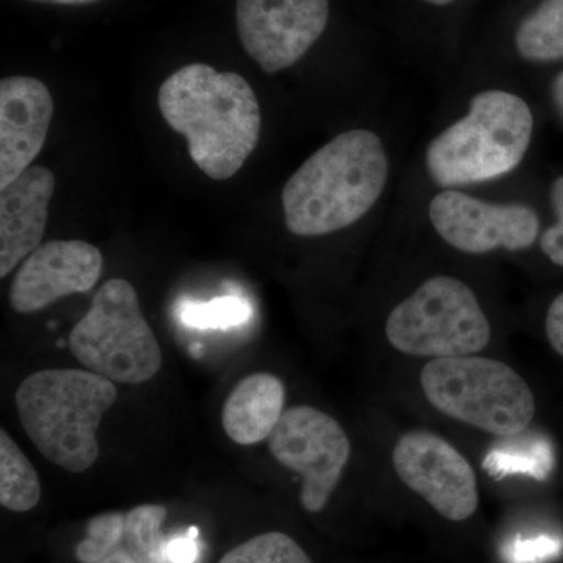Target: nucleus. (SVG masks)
Segmentation results:
<instances>
[{
    "label": "nucleus",
    "instance_id": "27",
    "mask_svg": "<svg viewBox=\"0 0 563 563\" xmlns=\"http://www.w3.org/2000/svg\"><path fill=\"white\" fill-rule=\"evenodd\" d=\"M31 2L51 3V5H88V3L101 2V0H31Z\"/></svg>",
    "mask_w": 563,
    "mask_h": 563
},
{
    "label": "nucleus",
    "instance_id": "16",
    "mask_svg": "<svg viewBox=\"0 0 563 563\" xmlns=\"http://www.w3.org/2000/svg\"><path fill=\"white\" fill-rule=\"evenodd\" d=\"M515 46L528 62H555L563 58V0H543L518 25Z\"/></svg>",
    "mask_w": 563,
    "mask_h": 563
},
{
    "label": "nucleus",
    "instance_id": "20",
    "mask_svg": "<svg viewBox=\"0 0 563 563\" xmlns=\"http://www.w3.org/2000/svg\"><path fill=\"white\" fill-rule=\"evenodd\" d=\"M179 317L190 328L229 329L244 324L251 317V307L242 298L224 296L210 302H184Z\"/></svg>",
    "mask_w": 563,
    "mask_h": 563
},
{
    "label": "nucleus",
    "instance_id": "2",
    "mask_svg": "<svg viewBox=\"0 0 563 563\" xmlns=\"http://www.w3.org/2000/svg\"><path fill=\"white\" fill-rule=\"evenodd\" d=\"M387 152L372 131L340 133L310 155L282 190L288 231L299 236L339 232L376 206L388 180Z\"/></svg>",
    "mask_w": 563,
    "mask_h": 563
},
{
    "label": "nucleus",
    "instance_id": "5",
    "mask_svg": "<svg viewBox=\"0 0 563 563\" xmlns=\"http://www.w3.org/2000/svg\"><path fill=\"white\" fill-rule=\"evenodd\" d=\"M420 383L439 412L490 435H518L536 415L531 387L512 366L495 358H435L422 368Z\"/></svg>",
    "mask_w": 563,
    "mask_h": 563
},
{
    "label": "nucleus",
    "instance_id": "15",
    "mask_svg": "<svg viewBox=\"0 0 563 563\" xmlns=\"http://www.w3.org/2000/svg\"><path fill=\"white\" fill-rule=\"evenodd\" d=\"M285 406V385L269 373H255L233 387L222 407V428L232 442L250 446L269 439Z\"/></svg>",
    "mask_w": 563,
    "mask_h": 563
},
{
    "label": "nucleus",
    "instance_id": "12",
    "mask_svg": "<svg viewBox=\"0 0 563 563\" xmlns=\"http://www.w3.org/2000/svg\"><path fill=\"white\" fill-rule=\"evenodd\" d=\"M103 268L98 247L81 240H52L21 263L9 301L18 313H35L65 296L90 291Z\"/></svg>",
    "mask_w": 563,
    "mask_h": 563
},
{
    "label": "nucleus",
    "instance_id": "6",
    "mask_svg": "<svg viewBox=\"0 0 563 563\" xmlns=\"http://www.w3.org/2000/svg\"><path fill=\"white\" fill-rule=\"evenodd\" d=\"M385 335L401 354L435 361L484 351L492 325L465 282L433 276L391 310Z\"/></svg>",
    "mask_w": 563,
    "mask_h": 563
},
{
    "label": "nucleus",
    "instance_id": "17",
    "mask_svg": "<svg viewBox=\"0 0 563 563\" xmlns=\"http://www.w3.org/2000/svg\"><path fill=\"white\" fill-rule=\"evenodd\" d=\"M41 499L38 473L5 429L0 431V504L11 512H29Z\"/></svg>",
    "mask_w": 563,
    "mask_h": 563
},
{
    "label": "nucleus",
    "instance_id": "3",
    "mask_svg": "<svg viewBox=\"0 0 563 563\" xmlns=\"http://www.w3.org/2000/svg\"><path fill=\"white\" fill-rule=\"evenodd\" d=\"M107 377L81 369H44L22 380L16 409L22 428L47 461L84 473L99 457L98 429L117 402Z\"/></svg>",
    "mask_w": 563,
    "mask_h": 563
},
{
    "label": "nucleus",
    "instance_id": "14",
    "mask_svg": "<svg viewBox=\"0 0 563 563\" xmlns=\"http://www.w3.org/2000/svg\"><path fill=\"white\" fill-rule=\"evenodd\" d=\"M55 176L44 166H31L0 190V277L5 279L33 251L46 232Z\"/></svg>",
    "mask_w": 563,
    "mask_h": 563
},
{
    "label": "nucleus",
    "instance_id": "18",
    "mask_svg": "<svg viewBox=\"0 0 563 563\" xmlns=\"http://www.w3.org/2000/svg\"><path fill=\"white\" fill-rule=\"evenodd\" d=\"M220 563H312L287 533L266 532L229 551Z\"/></svg>",
    "mask_w": 563,
    "mask_h": 563
},
{
    "label": "nucleus",
    "instance_id": "29",
    "mask_svg": "<svg viewBox=\"0 0 563 563\" xmlns=\"http://www.w3.org/2000/svg\"><path fill=\"white\" fill-rule=\"evenodd\" d=\"M424 2L432 3V5L437 7H444L450 5V3H453L454 0H424Z\"/></svg>",
    "mask_w": 563,
    "mask_h": 563
},
{
    "label": "nucleus",
    "instance_id": "8",
    "mask_svg": "<svg viewBox=\"0 0 563 563\" xmlns=\"http://www.w3.org/2000/svg\"><path fill=\"white\" fill-rule=\"evenodd\" d=\"M269 451L302 479L301 504L318 514L331 501L350 462L351 443L331 415L312 406L285 410L269 437Z\"/></svg>",
    "mask_w": 563,
    "mask_h": 563
},
{
    "label": "nucleus",
    "instance_id": "28",
    "mask_svg": "<svg viewBox=\"0 0 563 563\" xmlns=\"http://www.w3.org/2000/svg\"><path fill=\"white\" fill-rule=\"evenodd\" d=\"M165 539H166V537H165ZM165 539H163L161 548H158L157 553H155L154 558H152L151 563H169L168 561H166V555H165Z\"/></svg>",
    "mask_w": 563,
    "mask_h": 563
},
{
    "label": "nucleus",
    "instance_id": "25",
    "mask_svg": "<svg viewBox=\"0 0 563 563\" xmlns=\"http://www.w3.org/2000/svg\"><path fill=\"white\" fill-rule=\"evenodd\" d=\"M99 563H140L139 559L135 558L129 550H122V548H118L113 553L107 555L103 561Z\"/></svg>",
    "mask_w": 563,
    "mask_h": 563
},
{
    "label": "nucleus",
    "instance_id": "21",
    "mask_svg": "<svg viewBox=\"0 0 563 563\" xmlns=\"http://www.w3.org/2000/svg\"><path fill=\"white\" fill-rule=\"evenodd\" d=\"M125 537V515L107 512L91 518L87 537L76 548L80 563H99L120 548Z\"/></svg>",
    "mask_w": 563,
    "mask_h": 563
},
{
    "label": "nucleus",
    "instance_id": "9",
    "mask_svg": "<svg viewBox=\"0 0 563 563\" xmlns=\"http://www.w3.org/2000/svg\"><path fill=\"white\" fill-rule=\"evenodd\" d=\"M393 468L437 514L461 523L476 514L479 487L472 463L437 433H404L393 448Z\"/></svg>",
    "mask_w": 563,
    "mask_h": 563
},
{
    "label": "nucleus",
    "instance_id": "24",
    "mask_svg": "<svg viewBox=\"0 0 563 563\" xmlns=\"http://www.w3.org/2000/svg\"><path fill=\"white\" fill-rule=\"evenodd\" d=\"M544 329H547L548 342L563 357V292L554 299L548 309Z\"/></svg>",
    "mask_w": 563,
    "mask_h": 563
},
{
    "label": "nucleus",
    "instance_id": "13",
    "mask_svg": "<svg viewBox=\"0 0 563 563\" xmlns=\"http://www.w3.org/2000/svg\"><path fill=\"white\" fill-rule=\"evenodd\" d=\"M54 117V99L43 81L10 76L0 81V190L38 157Z\"/></svg>",
    "mask_w": 563,
    "mask_h": 563
},
{
    "label": "nucleus",
    "instance_id": "1",
    "mask_svg": "<svg viewBox=\"0 0 563 563\" xmlns=\"http://www.w3.org/2000/svg\"><path fill=\"white\" fill-rule=\"evenodd\" d=\"M157 101L166 124L188 140L191 161L210 179H231L257 147L261 106L240 74L191 63L163 81Z\"/></svg>",
    "mask_w": 563,
    "mask_h": 563
},
{
    "label": "nucleus",
    "instance_id": "10",
    "mask_svg": "<svg viewBox=\"0 0 563 563\" xmlns=\"http://www.w3.org/2000/svg\"><path fill=\"white\" fill-rule=\"evenodd\" d=\"M329 0H236L243 49L266 74L301 60L328 27Z\"/></svg>",
    "mask_w": 563,
    "mask_h": 563
},
{
    "label": "nucleus",
    "instance_id": "22",
    "mask_svg": "<svg viewBox=\"0 0 563 563\" xmlns=\"http://www.w3.org/2000/svg\"><path fill=\"white\" fill-rule=\"evenodd\" d=\"M551 203L558 221L544 231L540 239V247L554 265L563 266V176L551 187Z\"/></svg>",
    "mask_w": 563,
    "mask_h": 563
},
{
    "label": "nucleus",
    "instance_id": "26",
    "mask_svg": "<svg viewBox=\"0 0 563 563\" xmlns=\"http://www.w3.org/2000/svg\"><path fill=\"white\" fill-rule=\"evenodd\" d=\"M553 99L559 113H561V117L563 118V70L558 77H555L553 84Z\"/></svg>",
    "mask_w": 563,
    "mask_h": 563
},
{
    "label": "nucleus",
    "instance_id": "7",
    "mask_svg": "<svg viewBox=\"0 0 563 563\" xmlns=\"http://www.w3.org/2000/svg\"><path fill=\"white\" fill-rule=\"evenodd\" d=\"M74 357L111 383L139 385L162 368L161 344L141 312L139 295L124 279L96 292L90 310L69 335Z\"/></svg>",
    "mask_w": 563,
    "mask_h": 563
},
{
    "label": "nucleus",
    "instance_id": "11",
    "mask_svg": "<svg viewBox=\"0 0 563 563\" xmlns=\"http://www.w3.org/2000/svg\"><path fill=\"white\" fill-rule=\"evenodd\" d=\"M429 220L450 246L474 255L528 250L540 232L539 217L523 203L485 202L451 188L433 196Z\"/></svg>",
    "mask_w": 563,
    "mask_h": 563
},
{
    "label": "nucleus",
    "instance_id": "19",
    "mask_svg": "<svg viewBox=\"0 0 563 563\" xmlns=\"http://www.w3.org/2000/svg\"><path fill=\"white\" fill-rule=\"evenodd\" d=\"M168 510L158 504H143L125 515V537L129 551L140 563H151L165 537L161 529Z\"/></svg>",
    "mask_w": 563,
    "mask_h": 563
},
{
    "label": "nucleus",
    "instance_id": "23",
    "mask_svg": "<svg viewBox=\"0 0 563 563\" xmlns=\"http://www.w3.org/2000/svg\"><path fill=\"white\" fill-rule=\"evenodd\" d=\"M165 555L169 563H196L201 555L198 528H190L179 536L166 537Z\"/></svg>",
    "mask_w": 563,
    "mask_h": 563
},
{
    "label": "nucleus",
    "instance_id": "30",
    "mask_svg": "<svg viewBox=\"0 0 563 563\" xmlns=\"http://www.w3.org/2000/svg\"><path fill=\"white\" fill-rule=\"evenodd\" d=\"M191 354L196 355V357H199V355L202 354V346H201V344H192V346H191Z\"/></svg>",
    "mask_w": 563,
    "mask_h": 563
},
{
    "label": "nucleus",
    "instance_id": "4",
    "mask_svg": "<svg viewBox=\"0 0 563 563\" xmlns=\"http://www.w3.org/2000/svg\"><path fill=\"white\" fill-rule=\"evenodd\" d=\"M533 117L520 96L485 90L470 111L444 129L426 151V168L442 187L477 184L514 172L531 144Z\"/></svg>",
    "mask_w": 563,
    "mask_h": 563
}]
</instances>
